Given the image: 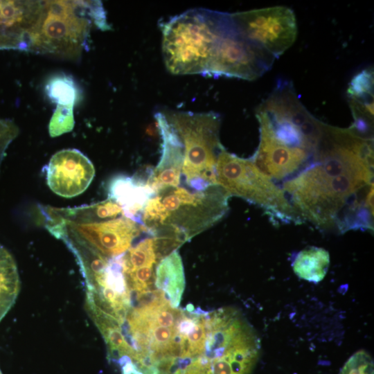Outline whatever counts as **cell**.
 <instances>
[{
	"instance_id": "obj_1",
	"label": "cell",
	"mask_w": 374,
	"mask_h": 374,
	"mask_svg": "<svg viewBox=\"0 0 374 374\" xmlns=\"http://www.w3.org/2000/svg\"><path fill=\"white\" fill-rule=\"evenodd\" d=\"M373 170V140L330 126L314 161L286 180L283 190L301 220L330 227L337 225L341 211L339 224L368 204Z\"/></svg>"
},
{
	"instance_id": "obj_2",
	"label": "cell",
	"mask_w": 374,
	"mask_h": 374,
	"mask_svg": "<svg viewBox=\"0 0 374 374\" xmlns=\"http://www.w3.org/2000/svg\"><path fill=\"white\" fill-rule=\"evenodd\" d=\"M230 197L219 184L202 191L168 188L148 200L142 226L151 237L171 239L181 245L221 220L229 210Z\"/></svg>"
},
{
	"instance_id": "obj_3",
	"label": "cell",
	"mask_w": 374,
	"mask_h": 374,
	"mask_svg": "<svg viewBox=\"0 0 374 374\" xmlns=\"http://www.w3.org/2000/svg\"><path fill=\"white\" fill-rule=\"evenodd\" d=\"M98 1H44L32 26L25 31L28 51L50 53L66 58L80 56L91 23L105 19Z\"/></svg>"
},
{
	"instance_id": "obj_4",
	"label": "cell",
	"mask_w": 374,
	"mask_h": 374,
	"mask_svg": "<svg viewBox=\"0 0 374 374\" xmlns=\"http://www.w3.org/2000/svg\"><path fill=\"white\" fill-rule=\"evenodd\" d=\"M228 15L195 8L163 23L162 53L167 69L175 75H204Z\"/></svg>"
},
{
	"instance_id": "obj_5",
	"label": "cell",
	"mask_w": 374,
	"mask_h": 374,
	"mask_svg": "<svg viewBox=\"0 0 374 374\" xmlns=\"http://www.w3.org/2000/svg\"><path fill=\"white\" fill-rule=\"evenodd\" d=\"M206 338L198 360L206 374H250L260 349V340L242 315L232 308L206 314Z\"/></svg>"
},
{
	"instance_id": "obj_6",
	"label": "cell",
	"mask_w": 374,
	"mask_h": 374,
	"mask_svg": "<svg viewBox=\"0 0 374 374\" xmlns=\"http://www.w3.org/2000/svg\"><path fill=\"white\" fill-rule=\"evenodd\" d=\"M165 116L184 145L181 177L194 191L217 184L216 163L223 148L219 131L218 114L171 112Z\"/></svg>"
},
{
	"instance_id": "obj_7",
	"label": "cell",
	"mask_w": 374,
	"mask_h": 374,
	"mask_svg": "<svg viewBox=\"0 0 374 374\" xmlns=\"http://www.w3.org/2000/svg\"><path fill=\"white\" fill-rule=\"evenodd\" d=\"M216 178L230 196L260 206L273 218L301 222L283 190L262 174L251 159L240 158L223 148L217 160Z\"/></svg>"
},
{
	"instance_id": "obj_8",
	"label": "cell",
	"mask_w": 374,
	"mask_h": 374,
	"mask_svg": "<svg viewBox=\"0 0 374 374\" xmlns=\"http://www.w3.org/2000/svg\"><path fill=\"white\" fill-rule=\"evenodd\" d=\"M46 229L55 238L66 237L112 258L124 254L144 227L124 215L110 220H68L39 208Z\"/></svg>"
},
{
	"instance_id": "obj_9",
	"label": "cell",
	"mask_w": 374,
	"mask_h": 374,
	"mask_svg": "<svg viewBox=\"0 0 374 374\" xmlns=\"http://www.w3.org/2000/svg\"><path fill=\"white\" fill-rule=\"evenodd\" d=\"M275 59L246 38L229 14L204 75L254 80L271 68Z\"/></svg>"
},
{
	"instance_id": "obj_10",
	"label": "cell",
	"mask_w": 374,
	"mask_h": 374,
	"mask_svg": "<svg viewBox=\"0 0 374 374\" xmlns=\"http://www.w3.org/2000/svg\"><path fill=\"white\" fill-rule=\"evenodd\" d=\"M231 15L246 38L275 58L284 53L297 37L296 17L287 7L274 6Z\"/></svg>"
},
{
	"instance_id": "obj_11",
	"label": "cell",
	"mask_w": 374,
	"mask_h": 374,
	"mask_svg": "<svg viewBox=\"0 0 374 374\" xmlns=\"http://www.w3.org/2000/svg\"><path fill=\"white\" fill-rule=\"evenodd\" d=\"M314 157L311 151L282 143L260 126L259 145L251 159L262 174L271 179L282 180L294 177L311 165Z\"/></svg>"
},
{
	"instance_id": "obj_12",
	"label": "cell",
	"mask_w": 374,
	"mask_h": 374,
	"mask_svg": "<svg viewBox=\"0 0 374 374\" xmlns=\"http://www.w3.org/2000/svg\"><path fill=\"white\" fill-rule=\"evenodd\" d=\"M95 176L91 161L76 149L56 152L46 167L49 188L59 196L71 198L84 192Z\"/></svg>"
},
{
	"instance_id": "obj_13",
	"label": "cell",
	"mask_w": 374,
	"mask_h": 374,
	"mask_svg": "<svg viewBox=\"0 0 374 374\" xmlns=\"http://www.w3.org/2000/svg\"><path fill=\"white\" fill-rule=\"evenodd\" d=\"M161 138V154L158 164L149 170L147 184L154 194L179 186L184 161V145L177 133L164 114L154 115Z\"/></svg>"
},
{
	"instance_id": "obj_14",
	"label": "cell",
	"mask_w": 374,
	"mask_h": 374,
	"mask_svg": "<svg viewBox=\"0 0 374 374\" xmlns=\"http://www.w3.org/2000/svg\"><path fill=\"white\" fill-rule=\"evenodd\" d=\"M154 195L147 184V178L137 176L119 175L114 177L108 185V198L121 207L124 216L141 225L143 211Z\"/></svg>"
},
{
	"instance_id": "obj_15",
	"label": "cell",
	"mask_w": 374,
	"mask_h": 374,
	"mask_svg": "<svg viewBox=\"0 0 374 374\" xmlns=\"http://www.w3.org/2000/svg\"><path fill=\"white\" fill-rule=\"evenodd\" d=\"M154 285L163 294L172 308L179 306L185 287V277L181 258L177 250L158 263Z\"/></svg>"
},
{
	"instance_id": "obj_16",
	"label": "cell",
	"mask_w": 374,
	"mask_h": 374,
	"mask_svg": "<svg viewBox=\"0 0 374 374\" xmlns=\"http://www.w3.org/2000/svg\"><path fill=\"white\" fill-rule=\"evenodd\" d=\"M330 265V255L326 249L309 247L301 250L292 263L293 271L300 278L319 283L325 277Z\"/></svg>"
},
{
	"instance_id": "obj_17",
	"label": "cell",
	"mask_w": 374,
	"mask_h": 374,
	"mask_svg": "<svg viewBox=\"0 0 374 374\" xmlns=\"http://www.w3.org/2000/svg\"><path fill=\"white\" fill-rule=\"evenodd\" d=\"M19 290L16 263L10 253L0 245V321L15 303Z\"/></svg>"
},
{
	"instance_id": "obj_18",
	"label": "cell",
	"mask_w": 374,
	"mask_h": 374,
	"mask_svg": "<svg viewBox=\"0 0 374 374\" xmlns=\"http://www.w3.org/2000/svg\"><path fill=\"white\" fill-rule=\"evenodd\" d=\"M48 98L57 105L74 107L82 98V91L75 80L65 73H56L48 77L44 84Z\"/></svg>"
},
{
	"instance_id": "obj_19",
	"label": "cell",
	"mask_w": 374,
	"mask_h": 374,
	"mask_svg": "<svg viewBox=\"0 0 374 374\" xmlns=\"http://www.w3.org/2000/svg\"><path fill=\"white\" fill-rule=\"evenodd\" d=\"M349 100L363 104L373 103V70L365 69L354 75L347 90Z\"/></svg>"
},
{
	"instance_id": "obj_20",
	"label": "cell",
	"mask_w": 374,
	"mask_h": 374,
	"mask_svg": "<svg viewBox=\"0 0 374 374\" xmlns=\"http://www.w3.org/2000/svg\"><path fill=\"white\" fill-rule=\"evenodd\" d=\"M75 125L73 107L57 105L51 118L48 132L51 137L71 132Z\"/></svg>"
},
{
	"instance_id": "obj_21",
	"label": "cell",
	"mask_w": 374,
	"mask_h": 374,
	"mask_svg": "<svg viewBox=\"0 0 374 374\" xmlns=\"http://www.w3.org/2000/svg\"><path fill=\"white\" fill-rule=\"evenodd\" d=\"M339 374H373V362L365 350H359L345 363Z\"/></svg>"
},
{
	"instance_id": "obj_22",
	"label": "cell",
	"mask_w": 374,
	"mask_h": 374,
	"mask_svg": "<svg viewBox=\"0 0 374 374\" xmlns=\"http://www.w3.org/2000/svg\"><path fill=\"white\" fill-rule=\"evenodd\" d=\"M18 35L0 28V49H22Z\"/></svg>"
},
{
	"instance_id": "obj_23",
	"label": "cell",
	"mask_w": 374,
	"mask_h": 374,
	"mask_svg": "<svg viewBox=\"0 0 374 374\" xmlns=\"http://www.w3.org/2000/svg\"><path fill=\"white\" fill-rule=\"evenodd\" d=\"M0 374H2V373H1V371H0Z\"/></svg>"
}]
</instances>
